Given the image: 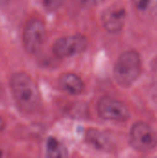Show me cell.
<instances>
[{"label":"cell","instance_id":"obj_1","mask_svg":"<svg viewBox=\"0 0 157 158\" xmlns=\"http://www.w3.org/2000/svg\"><path fill=\"white\" fill-rule=\"evenodd\" d=\"M10 89L18 106L24 112L35 111L41 103V95L34 80L25 72H17L10 79Z\"/></svg>","mask_w":157,"mask_h":158},{"label":"cell","instance_id":"obj_2","mask_svg":"<svg viewBox=\"0 0 157 158\" xmlns=\"http://www.w3.org/2000/svg\"><path fill=\"white\" fill-rule=\"evenodd\" d=\"M142 72V59L135 50H128L118 58L114 67V78L122 87L131 86Z\"/></svg>","mask_w":157,"mask_h":158},{"label":"cell","instance_id":"obj_3","mask_svg":"<svg viewBox=\"0 0 157 158\" xmlns=\"http://www.w3.org/2000/svg\"><path fill=\"white\" fill-rule=\"evenodd\" d=\"M46 38V28L40 18H31L24 25L22 31V43L26 51L30 54L38 53Z\"/></svg>","mask_w":157,"mask_h":158},{"label":"cell","instance_id":"obj_4","mask_svg":"<svg viewBox=\"0 0 157 158\" xmlns=\"http://www.w3.org/2000/svg\"><path fill=\"white\" fill-rule=\"evenodd\" d=\"M130 143L141 153H149L157 146V134L145 122L135 123L130 131Z\"/></svg>","mask_w":157,"mask_h":158},{"label":"cell","instance_id":"obj_5","mask_svg":"<svg viewBox=\"0 0 157 158\" xmlns=\"http://www.w3.org/2000/svg\"><path fill=\"white\" fill-rule=\"evenodd\" d=\"M97 113L105 120L124 122L130 118V113L128 106L114 97L104 96L97 103Z\"/></svg>","mask_w":157,"mask_h":158},{"label":"cell","instance_id":"obj_6","mask_svg":"<svg viewBox=\"0 0 157 158\" xmlns=\"http://www.w3.org/2000/svg\"><path fill=\"white\" fill-rule=\"evenodd\" d=\"M88 46L86 36L76 33L57 39L52 47L53 53L59 58H68L82 53Z\"/></svg>","mask_w":157,"mask_h":158},{"label":"cell","instance_id":"obj_7","mask_svg":"<svg viewBox=\"0 0 157 158\" xmlns=\"http://www.w3.org/2000/svg\"><path fill=\"white\" fill-rule=\"evenodd\" d=\"M126 22V10L123 6L114 5L107 7L102 15L104 28L110 33H118L124 28Z\"/></svg>","mask_w":157,"mask_h":158},{"label":"cell","instance_id":"obj_8","mask_svg":"<svg viewBox=\"0 0 157 158\" xmlns=\"http://www.w3.org/2000/svg\"><path fill=\"white\" fill-rule=\"evenodd\" d=\"M59 88L73 95L80 94L84 90V82L80 76L72 72H67L62 74L58 79Z\"/></svg>","mask_w":157,"mask_h":158},{"label":"cell","instance_id":"obj_9","mask_svg":"<svg viewBox=\"0 0 157 158\" xmlns=\"http://www.w3.org/2000/svg\"><path fill=\"white\" fill-rule=\"evenodd\" d=\"M138 16L145 21L157 20V0H132Z\"/></svg>","mask_w":157,"mask_h":158},{"label":"cell","instance_id":"obj_10","mask_svg":"<svg viewBox=\"0 0 157 158\" xmlns=\"http://www.w3.org/2000/svg\"><path fill=\"white\" fill-rule=\"evenodd\" d=\"M87 143L97 150H108L112 146V141L108 134L105 132L96 130L90 129L85 134Z\"/></svg>","mask_w":157,"mask_h":158},{"label":"cell","instance_id":"obj_11","mask_svg":"<svg viewBox=\"0 0 157 158\" xmlns=\"http://www.w3.org/2000/svg\"><path fill=\"white\" fill-rule=\"evenodd\" d=\"M45 155L47 157H67L68 156V152L67 147L61 142L54 137H50L47 139L45 143Z\"/></svg>","mask_w":157,"mask_h":158},{"label":"cell","instance_id":"obj_12","mask_svg":"<svg viewBox=\"0 0 157 158\" xmlns=\"http://www.w3.org/2000/svg\"><path fill=\"white\" fill-rule=\"evenodd\" d=\"M64 1L65 0H43V4L48 11H56L63 5Z\"/></svg>","mask_w":157,"mask_h":158},{"label":"cell","instance_id":"obj_13","mask_svg":"<svg viewBox=\"0 0 157 158\" xmlns=\"http://www.w3.org/2000/svg\"><path fill=\"white\" fill-rule=\"evenodd\" d=\"M77 4L83 7H93L101 3H103L105 0H75Z\"/></svg>","mask_w":157,"mask_h":158},{"label":"cell","instance_id":"obj_14","mask_svg":"<svg viewBox=\"0 0 157 158\" xmlns=\"http://www.w3.org/2000/svg\"><path fill=\"white\" fill-rule=\"evenodd\" d=\"M9 0H0V6H5L8 4Z\"/></svg>","mask_w":157,"mask_h":158}]
</instances>
